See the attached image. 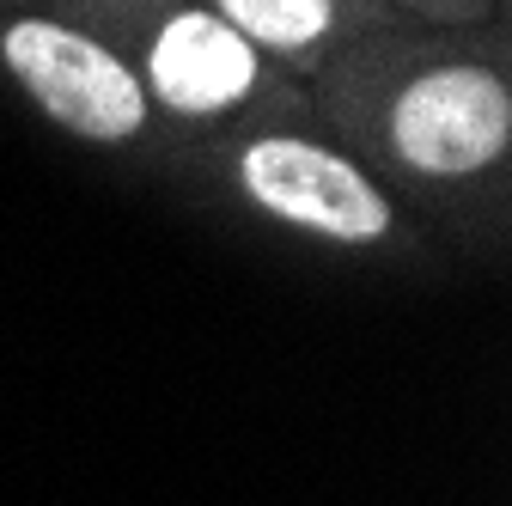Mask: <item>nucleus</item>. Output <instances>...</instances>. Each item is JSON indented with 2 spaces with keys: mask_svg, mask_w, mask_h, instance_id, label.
<instances>
[{
  "mask_svg": "<svg viewBox=\"0 0 512 506\" xmlns=\"http://www.w3.org/2000/svg\"><path fill=\"white\" fill-rule=\"evenodd\" d=\"M324 104L421 189H470L512 153V80L494 55L427 37V19L384 31L324 74Z\"/></svg>",
  "mask_w": 512,
  "mask_h": 506,
  "instance_id": "f257e3e1",
  "label": "nucleus"
},
{
  "mask_svg": "<svg viewBox=\"0 0 512 506\" xmlns=\"http://www.w3.org/2000/svg\"><path fill=\"white\" fill-rule=\"evenodd\" d=\"M74 25L104 37L128 74H135L153 122L183 135H244L305 116V86L281 74L269 55H256L220 13L202 0H68Z\"/></svg>",
  "mask_w": 512,
  "mask_h": 506,
  "instance_id": "f03ea898",
  "label": "nucleus"
},
{
  "mask_svg": "<svg viewBox=\"0 0 512 506\" xmlns=\"http://www.w3.org/2000/svg\"><path fill=\"white\" fill-rule=\"evenodd\" d=\"M220 171L238 196L269 214L275 226L336 244V250H378L397 238V196L366 171L348 147L317 141L293 122L275 129H244L220 147Z\"/></svg>",
  "mask_w": 512,
  "mask_h": 506,
  "instance_id": "7ed1b4c3",
  "label": "nucleus"
},
{
  "mask_svg": "<svg viewBox=\"0 0 512 506\" xmlns=\"http://www.w3.org/2000/svg\"><path fill=\"white\" fill-rule=\"evenodd\" d=\"M0 68L55 129L92 147H135L159 129L128 61L68 13L0 7Z\"/></svg>",
  "mask_w": 512,
  "mask_h": 506,
  "instance_id": "20e7f679",
  "label": "nucleus"
},
{
  "mask_svg": "<svg viewBox=\"0 0 512 506\" xmlns=\"http://www.w3.org/2000/svg\"><path fill=\"white\" fill-rule=\"evenodd\" d=\"M202 7L220 13L256 55H269L299 86L324 80L354 49L409 25V13L391 0H202Z\"/></svg>",
  "mask_w": 512,
  "mask_h": 506,
  "instance_id": "39448f33",
  "label": "nucleus"
},
{
  "mask_svg": "<svg viewBox=\"0 0 512 506\" xmlns=\"http://www.w3.org/2000/svg\"><path fill=\"white\" fill-rule=\"evenodd\" d=\"M7 7H68V0H7Z\"/></svg>",
  "mask_w": 512,
  "mask_h": 506,
  "instance_id": "423d86ee",
  "label": "nucleus"
},
{
  "mask_svg": "<svg viewBox=\"0 0 512 506\" xmlns=\"http://www.w3.org/2000/svg\"><path fill=\"white\" fill-rule=\"evenodd\" d=\"M391 7H397V0H391Z\"/></svg>",
  "mask_w": 512,
  "mask_h": 506,
  "instance_id": "0eeeda50",
  "label": "nucleus"
}]
</instances>
